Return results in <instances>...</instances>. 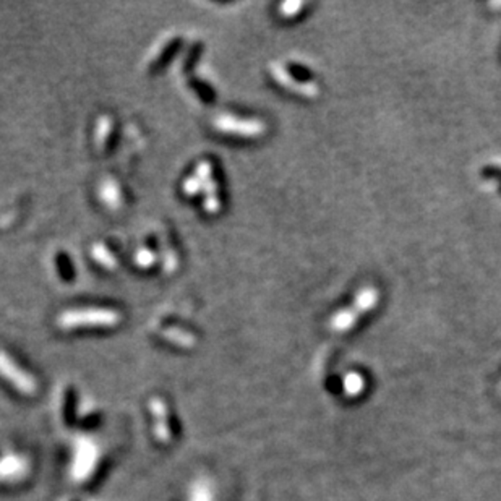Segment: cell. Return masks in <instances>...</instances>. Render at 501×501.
Here are the masks:
<instances>
[{
	"instance_id": "cell-12",
	"label": "cell",
	"mask_w": 501,
	"mask_h": 501,
	"mask_svg": "<svg viewBox=\"0 0 501 501\" xmlns=\"http://www.w3.org/2000/svg\"><path fill=\"white\" fill-rule=\"evenodd\" d=\"M307 7L305 2H284L279 5V15L283 16V18H295V16L300 15V12L303 9Z\"/></svg>"
},
{
	"instance_id": "cell-5",
	"label": "cell",
	"mask_w": 501,
	"mask_h": 501,
	"mask_svg": "<svg viewBox=\"0 0 501 501\" xmlns=\"http://www.w3.org/2000/svg\"><path fill=\"white\" fill-rule=\"evenodd\" d=\"M269 73H271L273 80L279 84L281 88L287 89V91L294 93L302 98L313 99L320 94V88L315 81H305L297 80L295 75H292L291 70L287 69L283 62H271L269 64Z\"/></svg>"
},
{
	"instance_id": "cell-10",
	"label": "cell",
	"mask_w": 501,
	"mask_h": 501,
	"mask_svg": "<svg viewBox=\"0 0 501 501\" xmlns=\"http://www.w3.org/2000/svg\"><path fill=\"white\" fill-rule=\"evenodd\" d=\"M162 336L166 337L167 341L174 342V344L182 346V347H191L195 344V336L187 333V331L184 330H176V328H169L166 330Z\"/></svg>"
},
{
	"instance_id": "cell-7",
	"label": "cell",
	"mask_w": 501,
	"mask_h": 501,
	"mask_svg": "<svg viewBox=\"0 0 501 501\" xmlns=\"http://www.w3.org/2000/svg\"><path fill=\"white\" fill-rule=\"evenodd\" d=\"M91 258L94 260L96 264H99L101 268L106 269V271H114V269L119 268V257L116 255L114 252L109 249L108 244H104V242H96V244L91 245Z\"/></svg>"
},
{
	"instance_id": "cell-4",
	"label": "cell",
	"mask_w": 501,
	"mask_h": 501,
	"mask_svg": "<svg viewBox=\"0 0 501 501\" xmlns=\"http://www.w3.org/2000/svg\"><path fill=\"white\" fill-rule=\"evenodd\" d=\"M0 376L15 388L21 396H35L38 393L36 378L30 371L21 367L18 360L5 351H0Z\"/></svg>"
},
{
	"instance_id": "cell-11",
	"label": "cell",
	"mask_w": 501,
	"mask_h": 501,
	"mask_svg": "<svg viewBox=\"0 0 501 501\" xmlns=\"http://www.w3.org/2000/svg\"><path fill=\"white\" fill-rule=\"evenodd\" d=\"M182 193L187 198H195V196H201L203 193V184L200 182V179L195 176L193 172H190L182 182Z\"/></svg>"
},
{
	"instance_id": "cell-8",
	"label": "cell",
	"mask_w": 501,
	"mask_h": 501,
	"mask_svg": "<svg viewBox=\"0 0 501 501\" xmlns=\"http://www.w3.org/2000/svg\"><path fill=\"white\" fill-rule=\"evenodd\" d=\"M112 133H114V120H112V117L108 114L99 116L94 127V145L99 153H104L108 150Z\"/></svg>"
},
{
	"instance_id": "cell-13",
	"label": "cell",
	"mask_w": 501,
	"mask_h": 501,
	"mask_svg": "<svg viewBox=\"0 0 501 501\" xmlns=\"http://www.w3.org/2000/svg\"><path fill=\"white\" fill-rule=\"evenodd\" d=\"M174 44H176V39H167V41H164L161 44V46H157L156 50H157V54L154 55H151V60H150V64L151 65H156L157 62L162 60L166 57V54L169 52L174 47Z\"/></svg>"
},
{
	"instance_id": "cell-2",
	"label": "cell",
	"mask_w": 501,
	"mask_h": 501,
	"mask_svg": "<svg viewBox=\"0 0 501 501\" xmlns=\"http://www.w3.org/2000/svg\"><path fill=\"white\" fill-rule=\"evenodd\" d=\"M380 302V291L373 286L364 287L362 291L357 292V295L354 297L351 305L341 308L339 312H336L330 320V330L334 334H344L347 331H351L356 323L359 322L364 315H367L370 310L378 305Z\"/></svg>"
},
{
	"instance_id": "cell-6",
	"label": "cell",
	"mask_w": 501,
	"mask_h": 501,
	"mask_svg": "<svg viewBox=\"0 0 501 501\" xmlns=\"http://www.w3.org/2000/svg\"><path fill=\"white\" fill-rule=\"evenodd\" d=\"M98 198L101 203L111 211H119L123 206V201H125L123 200V191L120 185L112 177H106L101 180L98 187Z\"/></svg>"
},
{
	"instance_id": "cell-3",
	"label": "cell",
	"mask_w": 501,
	"mask_h": 501,
	"mask_svg": "<svg viewBox=\"0 0 501 501\" xmlns=\"http://www.w3.org/2000/svg\"><path fill=\"white\" fill-rule=\"evenodd\" d=\"M211 127L219 135L239 140H260L268 133V125L264 120L258 117L230 114V112L218 114L211 120Z\"/></svg>"
},
{
	"instance_id": "cell-1",
	"label": "cell",
	"mask_w": 501,
	"mask_h": 501,
	"mask_svg": "<svg viewBox=\"0 0 501 501\" xmlns=\"http://www.w3.org/2000/svg\"><path fill=\"white\" fill-rule=\"evenodd\" d=\"M123 322V315L114 307L86 305L72 307L62 310L55 325L62 331H80V330H112Z\"/></svg>"
},
{
	"instance_id": "cell-9",
	"label": "cell",
	"mask_w": 501,
	"mask_h": 501,
	"mask_svg": "<svg viewBox=\"0 0 501 501\" xmlns=\"http://www.w3.org/2000/svg\"><path fill=\"white\" fill-rule=\"evenodd\" d=\"M133 263L140 269H151L157 263V253L150 247H140L133 255Z\"/></svg>"
}]
</instances>
